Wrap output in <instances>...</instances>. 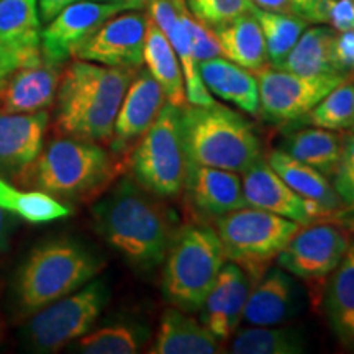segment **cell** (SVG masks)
Wrapping results in <instances>:
<instances>
[{
	"label": "cell",
	"instance_id": "cell-1",
	"mask_svg": "<svg viewBox=\"0 0 354 354\" xmlns=\"http://www.w3.org/2000/svg\"><path fill=\"white\" fill-rule=\"evenodd\" d=\"M95 232L138 272L162 264L177 232V216L162 198L123 177L92 207Z\"/></svg>",
	"mask_w": 354,
	"mask_h": 354
},
{
	"label": "cell",
	"instance_id": "cell-2",
	"mask_svg": "<svg viewBox=\"0 0 354 354\" xmlns=\"http://www.w3.org/2000/svg\"><path fill=\"white\" fill-rule=\"evenodd\" d=\"M136 71L73 61L61 74L56 92L55 131L109 145L122 100Z\"/></svg>",
	"mask_w": 354,
	"mask_h": 354
},
{
	"label": "cell",
	"instance_id": "cell-3",
	"mask_svg": "<svg viewBox=\"0 0 354 354\" xmlns=\"http://www.w3.org/2000/svg\"><path fill=\"white\" fill-rule=\"evenodd\" d=\"M123 162L100 143L71 136L51 140L24 179L61 202H84L99 196L117 177Z\"/></svg>",
	"mask_w": 354,
	"mask_h": 354
},
{
	"label": "cell",
	"instance_id": "cell-4",
	"mask_svg": "<svg viewBox=\"0 0 354 354\" xmlns=\"http://www.w3.org/2000/svg\"><path fill=\"white\" fill-rule=\"evenodd\" d=\"M180 127L190 162L241 174L263 156L251 123L225 105L180 107Z\"/></svg>",
	"mask_w": 354,
	"mask_h": 354
},
{
	"label": "cell",
	"instance_id": "cell-5",
	"mask_svg": "<svg viewBox=\"0 0 354 354\" xmlns=\"http://www.w3.org/2000/svg\"><path fill=\"white\" fill-rule=\"evenodd\" d=\"M104 263L74 240L35 248L17 274L15 297L26 315L73 294L100 272Z\"/></svg>",
	"mask_w": 354,
	"mask_h": 354
},
{
	"label": "cell",
	"instance_id": "cell-6",
	"mask_svg": "<svg viewBox=\"0 0 354 354\" xmlns=\"http://www.w3.org/2000/svg\"><path fill=\"white\" fill-rule=\"evenodd\" d=\"M225 259L227 256L216 230L201 223L177 228L162 261L165 299L183 312H198Z\"/></svg>",
	"mask_w": 354,
	"mask_h": 354
},
{
	"label": "cell",
	"instance_id": "cell-7",
	"mask_svg": "<svg viewBox=\"0 0 354 354\" xmlns=\"http://www.w3.org/2000/svg\"><path fill=\"white\" fill-rule=\"evenodd\" d=\"M189 162L180 109L166 102L153 125L128 154L125 167L141 187L166 201L183 194Z\"/></svg>",
	"mask_w": 354,
	"mask_h": 354
},
{
	"label": "cell",
	"instance_id": "cell-8",
	"mask_svg": "<svg viewBox=\"0 0 354 354\" xmlns=\"http://www.w3.org/2000/svg\"><path fill=\"white\" fill-rule=\"evenodd\" d=\"M215 221L227 259L245 269L253 282L271 268L292 234L302 227L297 221L254 207H243Z\"/></svg>",
	"mask_w": 354,
	"mask_h": 354
},
{
	"label": "cell",
	"instance_id": "cell-9",
	"mask_svg": "<svg viewBox=\"0 0 354 354\" xmlns=\"http://www.w3.org/2000/svg\"><path fill=\"white\" fill-rule=\"evenodd\" d=\"M110 299L109 286L92 279L81 289L33 313L25 336L39 353H57L92 330Z\"/></svg>",
	"mask_w": 354,
	"mask_h": 354
},
{
	"label": "cell",
	"instance_id": "cell-10",
	"mask_svg": "<svg viewBox=\"0 0 354 354\" xmlns=\"http://www.w3.org/2000/svg\"><path fill=\"white\" fill-rule=\"evenodd\" d=\"M259 86V113L274 123L297 122L346 76H300L289 71L264 66L254 71Z\"/></svg>",
	"mask_w": 354,
	"mask_h": 354
},
{
	"label": "cell",
	"instance_id": "cell-11",
	"mask_svg": "<svg viewBox=\"0 0 354 354\" xmlns=\"http://www.w3.org/2000/svg\"><path fill=\"white\" fill-rule=\"evenodd\" d=\"M351 246V234L336 223L304 225L277 254V266L305 282H320L338 268Z\"/></svg>",
	"mask_w": 354,
	"mask_h": 354
},
{
	"label": "cell",
	"instance_id": "cell-12",
	"mask_svg": "<svg viewBox=\"0 0 354 354\" xmlns=\"http://www.w3.org/2000/svg\"><path fill=\"white\" fill-rule=\"evenodd\" d=\"M127 10L125 2L79 0L63 8L41 32L43 61L63 66L113 15Z\"/></svg>",
	"mask_w": 354,
	"mask_h": 354
},
{
	"label": "cell",
	"instance_id": "cell-13",
	"mask_svg": "<svg viewBox=\"0 0 354 354\" xmlns=\"http://www.w3.org/2000/svg\"><path fill=\"white\" fill-rule=\"evenodd\" d=\"M148 15L140 12L117 13L74 53V59L136 71L143 64Z\"/></svg>",
	"mask_w": 354,
	"mask_h": 354
},
{
	"label": "cell",
	"instance_id": "cell-14",
	"mask_svg": "<svg viewBox=\"0 0 354 354\" xmlns=\"http://www.w3.org/2000/svg\"><path fill=\"white\" fill-rule=\"evenodd\" d=\"M166 94L148 69L138 71L128 86L123 97L113 135L110 140V151L127 165L128 154L135 148L146 130L153 125L159 112L166 105Z\"/></svg>",
	"mask_w": 354,
	"mask_h": 354
},
{
	"label": "cell",
	"instance_id": "cell-15",
	"mask_svg": "<svg viewBox=\"0 0 354 354\" xmlns=\"http://www.w3.org/2000/svg\"><path fill=\"white\" fill-rule=\"evenodd\" d=\"M241 176L243 194L248 207L286 216L302 227L330 216L315 203L308 202L292 190L263 156L256 159L245 172H241Z\"/></svg>",
	"mask_w": 354,
	"mask_h": 354
},
{
	"label": "cell",
	"instance_id": "cell-16",
	"mask_svg": "<svg viewBox=\"0 0 354 354\" xmlns=\"http://www.w3.org/2000/svg\"><path fill=\"white\" fill-rule=\"evenodd\" d=\"M50 127V113H0V177L24 183L39 153Z\"/></svg>",
	"mask_w": 354,
	"mask_h": 354
},
{
	"label": "cell",
	"instance_id": "cell-17",
	"mask_svg": "<svg viewBox=\"0 0 354 354\" xmlns=\"http://www.w3.org/2000/svg\"><path fill=\"white\" fill-rule=\"evenodd\" d=\"M253 279L238 264H223L214 287H212L201 312V322L218 342H227L234 335L243 320L248 295L253 287Z\"/></svg>",
	"mask_w": 354,
	"mask_h": 354
},
{
	"label": "cell",
	"instance_id": "cell-18",
	"mask_svg": "<svg viewBox=\"0 0 354 354\" xmlns=\"http://www.w3.org/2000/svg\"><path fill=\"white\" fill-rule=\"evenodd\" d=\"M189 207L201 218L216 220L246 207L238 172L189 162L184 190Z\"/></svg>",
	"mask_w": 354,
	"mask_h": 354
},
{
	"label": "cell",
	"instance_id": "cell-19",
	"mask_svg": "<svg viewBox=\"0 0 354 354\" xmlns=\"http://www.w3.org/2000/svg\"><path fill=\"white\" fill-rule=\"evenodd\" d=\"M304 292L282 268H269L251 287L243 320L253 326L282 325L302 310Z\"/></svg>",
	"mask_w": 354,
	"mask_h": 354
},
{
	"label": "cell",
	"instance_id": "cell-20",
	"mask_svg": "<svg viewBox=\"0 0 354 354\" xmlns=\"http://www.w3.org/2000/svg\"><path fill=\"white\" fill-rule=\"evenodd\" d=\"M61 66L41 61L12 73L0 86V113H37L55 104Z\"/></svg>",
	"mask_w": 354,
	"mask_h": 354
},
{
	"label": "cell",
	"instance_id": "cell-21",
	"mask_svg": "<svg viewBox=\"0 0 354 354\" xmlns=\"http://www.w3.org/2000/svg\"><path fill=\"white\" fill-rule=\"evenodd\" d=\"M149 19L156 24L166 38L169 39L171 46L174 48L179 57L180 68H183L185 82V97L187 104L192 105H214L215 99L212 97L209 88L203 84L201 73H198L197 61L194 57L192 44L189 35L180 20L174 0H149Z\"/></svg>",
	"mask_w": 354,
	"mask_h": 354
},
{
	"label": "cell",
	"instance_id": "cell-22",
	"mask_svg": "<svg viewBox=\"0 0 354 354\" xmlns=\"http://www.w3.org/2000/svg\"><path fill=\"white\" fill-rule=\"evenodd\" d=\"M41 32L38 0H0V43L10 48L24 66L43 61Z\"/></svg>",
	"mask_w": 354,
	"mask_h": 354
},
{
	"label": "cell",
	"instance_id": "cell-23",
	"mask_svg": "<svg viewBox=\"0 0 354 354\" xmlns=\"http://www.w3.org/2000/svg\"><path fill=\"white\" fill-rule=\"evenodd\" d=\"M209 92L250 115L259 113L258 79L227 57H212L197 64Z\"/></svg>",
	"mask_w": 354,
	"mask_h": 354
},
{
	"label": "cell",
	"instance_id": "cell-24",
	"mask_svg": "<svg viewBox=\"0 0 354 354\" xmlns=\"http://www.w3.org/2000/svg\"><path fill=\"white\" fill-rule=\"evenodd\" d=\"M148 353L215 354L220 353V342L187 312L172 307L162 313L159 330Z\"/></svg>",
	"mask_w": 354,
	"mask_h": 354
},
{
	"label": "cell",
	"instance_id": "cell-25",
	"mask_svg": "<svg viewBox=\"0 0 354 354\" xmlns=\"http://www.w3.org/2000/svg\"><path fill=\"white\" fill-rule=\"evenodd\" d=\"M266 161L292 190H295L300 197L307 198L308 202L315 203L330 216L342 214L346 207L328 177L289 156L282 149L272 151Z\"/></svg>",
	"mask_w": 354,
	"mask_h": 354
},
{
	"label": "cell",
	"instance_id": "cell-26",
	"mask_svg": "<svg viewBox=\"0 0 354 354\" xmlns=\"http://www.w3.org/2000/svg\"><path fill=\"white\" fill-rule=\"evenodd\" d=\"M325 290V315L343 348L354 351V245L330 274Z\"/></svg>",
	"mask_w": 354,
	"mask_h": 354
},
{
	"label": "cell",
	"instance_id": "cell-27",
	"mask_svg": "<svg viewBox=\"0 0 354 354\" xmlns=\"http://www.w3.org/2000/svg\"><path fill=\"white\" fill-rule=\"evenodd\" d=\"M221 56L248 71H258L268 66V50L263 30L251 12L243 13L227 24L215 26Z\"/></svg>",
	"mask_w": 354,
	"mask_h": 354
},
{
	"label": "cell",
	"instance_id": "cell-28",
	"mask_svg": "<svg viewBox=\"0 0 354 354\" xmlns=\"http://www.w3.org/2000/svg\"><path fill=\"white\" fill-rule=\"evenodd\" d=\"M335 37L336 32L326 24L305 28L279 69L300 74V76H331V74L344 76L335 63Z\"/></svg>",
	"mask_w": 354,
	"mask_h": 354
},
{
	"label": "cell",
	"instance_id": "cell-29",
	"mask_svg": "<svg viewBox=\"0 0 354 354\" xmlns=\"http://www.w3.org/2000/svg\"><path fill=\"white\" fill-rule=\"evenodd\" d=\"M143 63L146 64V69L151 73V76L159 82V86L162 87L169 104L179 109L187 105L184 74L179 57H177L174 48L171 46L169 39L149 19V15L148 26H146Z\"/></svg>",
	"mask_w": 354,
	"mask_h": 354
},
{
	"label": "cell",
	"instance_id": "cell-30",
	"mask_svg": "<svg viewBox=\"0 0 354 354\" xmlns=\"http://www.w3.org/2000/svg\"><path fill=\"white\" fill-rule=\"evenodd\" d=\"M282 151L323 176L333 177L342 156V135L326 128H302L286 136Z\"/></svg>",
	"mask_w": 354,
	"mask_h": 354
},
{
	"label": "cell",
	"instance_id": "cell-31",
	"mask_svg": "<svg viewBox=\"0 0 354 354\" xmlns=\"http://www.w3.org/2000/svg\"><path fill=\"white\" fill-rule=\"evenodd\" d=\"M0 207L30 223H50L71 215L64 202L41 190H20L0 177Z\"/></svg>",
	"mask_w": 354,
	"mask_h": 354
},
{
	"label": "cell",
	"instance_id": "cell-32",
	"mask_svg": "<svg viewBox=\"0 0 354 354\" xmlns=\"http://www.w3.org/2000/svg\"><path fill=\"white\" fill-rule=\"evenodd\" d=\"M234 354H302L307 351L302 331L289 326H253L234 336Z\"/></svg>",
	"mask_w": 354,
	"mask_h": 354
},
{
	"label": "cell",
	"instance_id": "cell-33",
	"mask_svg": "<svg viewBox=\"0 0 354 354\" xmlns=\"http://www.w3.org/2000/svg\"><path fill=\"white\" fill-rule=\"evenodd\" d=\"M251 13L263 30L269 64L279 68L299 41L300 35L305 32L308 21L297 13L268 12L254 6L251 8Z\"/></svg>",
	"mask_w": 354,
	"mask_h": 354
},
{
	"label": "cell",
	"instance_id": "cell-34",
	"mask_svg": "<svg viewBox=\"0 0 354 354\" xmlns=\"http://www.w3.org/2000/svg\"><path fill=\"white\" fill-rule=\"evenodd\" d=\"M149 336V330L133 322H120L87 331L76 339V351L84 354H135Z\"/></svg>",
	"mask_w": 354,
	"mask_h": 354
},
{
	"label": "cell",
	"instance_id": "cell-35",
	"mask_svg": "<svg viewBox=\"0 0 354 354\" xmlns=\"http://www.w3.org/2000/svg\"><path fill=\"white\" fill-rule=\"evenodd\" d=\"M297 122L333 131L351 130L354 125V81L349 77L338 84Z\"/></svg>",
	"mask_w": 354,
	"mask_h": 354
},
{
	"label": "cell",
	"instance_id": "cell-36",
	"mask_svg": "<svg viewBox=\"0 0 354 354\" xmlns=\"http://www.w3.org/2000/svg\"><path fill=\"white\" fill-rule=\"evenodd\" d=\"M185 3L190 13L210 28L227 24L253 8L251 0H185Z\"/></svg>",
	"mask_w": 354,
	"mask_h": 354
},
{
	"label": "cell",
	"instance_id": "cell-37",
	"mask_svg": "<svg viewBox=\"0 0 354 354\" xmlns=\"http://www.w3.org/2000/svg\"><path fill=\"white\" fill-rule=\"evenodd\" d=\"M333 187L344 205L354 209V131L342 136V156L333 174Z\"/></svg>",
	"mask_w": 354,
	"mask_h": 354
},
{
	"label": "cell",
	"instance_id": "cell-38",
	"mask_svg": "<svg viewBox=\"0 0 354 354\" xmlns=\"http://www.w3.org/2000/svg\"><path fill=\"white\" fill-rule=\"evenodd\" d=\"M333 55L336 68L344 76H354V30L336 32Z\"/></svg>",
	"mask_w": 354,
	"mask_h": 354
},
{
	"label": "cell",
	"instance_id": "cell-39",
	"mask_svg": "<svg viewBox=\"0 0 354 354\" xmlns=\"http://www.w3.org/2000/svg\"><path fill=\"white\" fill-rule=\"evenodd\" d=\"M326 25L335 32L354 30V0H333L326 15Z\"/></svg>",
	"mask_w": 354,
	"mask_h": 354
},
{
	"label": "cell",
	"instance_id": "cell-40",
	"mask_svg": "<svg viewBox=\"0 0 354 354\" xmlns=\"http://www.w3.org/2000/svg\"><path fill=\"white\" fill-rule=\"evenodd\" d=\"M333 0H294V12L308 24H326V15Z\"/></svg>",
	"mask_w": 354,
	"mask_h": 354
},
{
	"label": "cell",
	"instance_id": "cell-41",
	"mask_svg": "<svg viewBox=\"0 0 354 354\" xmlns=\"http://www.w3.org/2000/svg\"><path fill=\"white\" fill-rule=\"evenodd\" d=\"M19 68H24V63H21L20 57L17 56L10 48H7L6 44L0 43V86H2V82Z\"/></svg>",
	"mask_w": 354,
	"mask_h": 354
},
{
	"label": "cell",
	"instance_id": "cell-42",
	"mask_svg": "<svg viewBox=\"0 0 354 354\" xmlns=\"http://www.w3.org/2000/svg\"><path fill=\"white\" fill-rule=\"evenodd\" d=\"M74 2H79V0H38V8H39L41 21L48 24V21L55 19L63 8H66Z\"/></svg>",
	"mask_w": 354,
	"mask_h": 354
},
{
	"label": "cell",
	"instance_id": "cell-43",
	"mask_svg": "<svg viewBox=\"0 0 354 354\" xmlns=\"http://www.w3.org/2000/svg\"><path fill=\"white\" fill-rule=\"evenodd\" d=\"M254 7L268 12H282V13H295L294 0H251Z\"/></svg>",
	"mask_w": 354,
	"mask_h": 354
},
{
	"label": "cell",
	"instance_id": "cell-44",
	"mask_svg": "<svg viewBox=\"0 0 354 354\" xmlns=\"http://www.w3.org/2000/svg\"><path fill=\"white\" fill-rule=\"evenodd\" d=\"M8 232H10V218H8V212L0 207V246L7 241Z\"/></svg>",
	"mask_w": 354,
	"mask_h": 354
},
{
	"label": "cell",
	"instance_id": "cell-45",
	"mask_svg": "<svg viewBox=\"0 0 354 354\" xmlns=\"http://www.w3.org/2000/svg\"><path fill=\"white\" fill-rule=\"evenodd\" d=\"M148 2L149 0H125V6H127V10H133V8H141Z\"/></svg>",
	"mask_w": 354,
	"mask_h": 354
},
{
	"label": "cell",
	"instance_id": "cell-46",
	"mask_svg": "<svg viewBox=\"0 0 354 354\" xmlns=\"http://www.w3.org/2000/svg\"><path fill=\"white\" fill-rule=\"evenodd\" d=\"M97 2H125V0H97Z\"/></svg>",
	"mask_w": 354,
	"mask_h": 354
},
{
	"label": "cell",
	"instance_id": "cell-47",
	"mask_svg": "<svg viewBox=\"0 0 354 354\" xmlns=\"http://www.w3.org/2000/svg\"><path fill=\"white\" fill-rule=\"evenodd\" d=\"M351 131H354V125H353V128H351Z\"/></svg>",
	"mask_w": 354,
	"mask_h": 354
}]
</instances>
